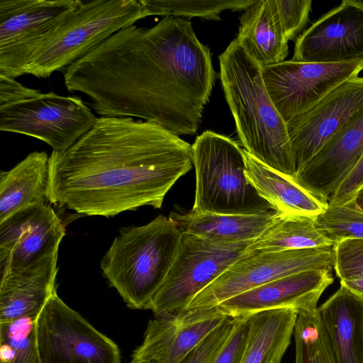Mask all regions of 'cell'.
<instances>
[{"mask_svg": "<svg viewBox=\"0 0 363 363\" xmlns=\"http://www.w3.org/2000/svg\"><path fill=\"white\" fill-rule=\"evenodd\" d=\"M65 228L48 204L33 205L0 223L1 277L38 272L57 263Z\"/></svg>", "mask_w": 363, "mask_h": 363, "instance_id": "13", "label": "cell"}, {"mask_svg": "<svg viewBox=\"0 0 363 363\" xmlns=\"http://www.w3.org/2000/svg\"><path fill=\"white\" fill-rule=\"evenodd\" d=\"M243 152L249 180L278 213L315 217L328 206L293 179L267 167L244 149Z\"/></svg>", "mask_w": 363, "mask_h": 363, "instance_id": "22", "label": "cell"}, {"mask_svg": "<svg viewBox=\"0 0 363 363\" xmlns=\"http://www.w3.org/2000/svg\"><path fill=\"white\" fill-rule=\"evenodd\" d=\"M220 79L240 143L272 169L294 179L286 123L266 89L262 67L232 40L219 56Z\"/></svg>", "mask_w": 363, "mask_h": 363, "instance_id": "3", "label": "cell"}, {"mask_svg": "<svg viewBox=\"0 0 363 363\" xmlns=\"http://www.w3.org/2000/svg\"><path fill=\"white\" fill-rule=\"evenodd\" d=\"M40 363H121L117 345L69 307L55 291L36 318Z\"/></svg>", "mask_w": 363, "mask_h": 363, "instance_id": "10", "label": "cell"}, {"mask_svg": "<svg viewBox=\"0 0 363 363\" xmlns=\"http://www.w3.org/2000/svg\"><path fill=\"white\" fill-rule=\"evenodd\" d=\"M318 230L333 243L342 240L363 238V211L354 199L341 205H328L314 217Z\"/></svg>", "mask_w": 363, "mask_h": 363, "instance_id": "29", "label": "cell"}, {"mask_svg": "<svg viewBox=\"0 0 363 363\" xmlns=\"http://www.w3.org/2000/svg\"><path fill=\"white\" fill-rule=\"evenodd\" d=\"M57 265L34 272L1 277L0 323L38 316L56 291Z\"/></svg>", "mask_w": 363, "mask_h": 363, "instance_id": "25", "label": "cell"}, {"mask_svg": "<svg viewBox=\"0 0 363 363\" xmlns=\"http://www.w3.org/2000/svg\"><path fill=\"white\" fill-rule=\"evenodd\" d=\"M363 186V156L337 190L331 196L328 205H341L354 199Z\"/></svg>", "mask_w": 363, "mask_h": 363, "instance_id": "34", "label": "cell"}, {"mask_svg": "<svg viewBox=\"0 0 363 363\" xmlns=\"http://www.w3.org/2000/svg\"><path fill=\"white\" fill-rule=\"evenodd\" d=\"M235 328L210 363H241L250 327V315L237 317Z\"/></svg>", "mask_w": 363, "mask_h": 363, "instance_id": "33", "label": "cell"}, {"mask_svg": "<svg viewBox=\"0 0 363 363\" xmlns=\"http://www.w3.org/2000/svg\"><path fill=\"white\" fill-rule=\"evenodd\" d=\"M81 0H0V75L16 78Z\"/></svg>", "mask_w": 363, "mask_h": 363, "instance_id": "11", "label": "cell"}, {"mask_svg": "<svg viewBox=\"0 0 363 363\" xmlns=\"http://www.w3.org/2000/svg\"><path fill=\"white\" fill-rule=\"evenodd\" d=\"M37 317L24 316L0 323V363H40Z\"/></svg>", "mask_w": 363, "mask_h": 363, "instance_id": "28", "label": "cell"}, {"mask_svg": "<svg viewBox=\"0 0 363 363\" xmlns=\"http://www.w3.org/2000/svg\"><path fill=\"white\" fill-rule=\"evenodd\" d=\"M238 44L261 67L284 61L289 54L285 38L269 5L259 0L246 9L240 18Z\"/></svg>", "mask_w": 363, "mask_h": 363, "instance_id": "23", "label": "cell"}, {"mask_svg": "<svg viewBox=\"0 0 363 363\" xmlns=\"http://www.w3.org/2000/svg\"><path fill=\"white\" fill-rule=\"evenodd\" d=\"M333 266V245L279 252L247 251L196 296L184 313L216 307L232 297L293 274L331 269Z\"/></svg>", "mask_w": 363, "mask_h": 363, "instance_id": "9", "label": "cell"}, {"mask_svg": "<svg viewBox=\"0 0 363 363\" xmlns=\"http://www.w3.org/2000/svg\"><path fill=\"white\" fill-rule=\"evenodd\" d=\"M262 67L268 94L286 123L307 112L345 82L359 77L363 58L339 63L284 60Z\"/></svg>", "mask_w": 363, "mask_h": 363, "instance_id": "12", "label": "cell"}, {"mask_svg": "<svg viewBox=\"0 0 363 363\" xmlns=\"http://www.w3.org/2000/svg\"><path fill=\"white\" fill-rule=\"evenodd\" d=\"M253 242L227 243L182 233L174 261L147 309L156 316L181 315L196 296L247 253Z\"/></svg>", "mask_w": 363, "mask_h": 363, "instance_id": "7", "label": "cell"}, {"mask_svg": "<svg viewBox=\"0 0 363 363\" xmlns=\"http://www.w3.org/2000/svg\"><path fill=\"white\" fill-rule=\"evenodd\" d=\"M191 147L196 173L191 211L230 215L275 211L249 180L243 149L235 141L206 130Z\"/></svg>", "mask_w": 363, "mask_h": 363, "instance_id": "5", "label": "cell"}, {"mask_svg": "<svg viewBox=\"0 0 363 363\" xmlns=\"http://www.w3.org/2000/svg\"><path fill=\"white\" fill-rule=\"evenodd\" d=\"M276 20L287 41L303 33L311 11V0H269Z\"/></svg>", "mask_w": 363, "mask_h": 363, "instance_id": "30", "label": "cell"}, {"mask_svg": "<svg viewBox=\"0 0 363 363\" xmlns=\"http://www.w3.org/2000/svg\"><path fill=\"white\" fill-rule=\"evenodd\" d=\"M49 201L85 216L160 208L193 165L191 145L161 125L131 117H99L67 151L52 152Z\"/></svg>", "mask_w": 363, "mask_h": 363, "instance_id": "2", "label": "cell"}, {"mask_svg": "<svg viewBox=\"0 0 363 363\" xmlns=\"http://www.w3.org/2000/svg\"><path fill=\"white\" fill-rule=\"evenodd\" d=\"M318 311L337 363H363V301L340 285Z\"/></svg>", "mask_w": 363, "mask_h": 363, "instance_id": "19", "label": "cell"}, {"mask_svg": "<svg viewBox=\"0 0 363 363\" xmlns=\"http://www.w3.org/2000/svg\"><path fill=\"white\" fill-rule=\"evenodd\" d=\"M143 17L172 16L189 19L220 20L225 10H245L256 1L249 0H140Z\"/></svg>", "mask_w": 363, "mask_h": 363, "instance_id": "27", "label": "cell"}, {"mask_svg": "<svg viewBox=\"0 0 363 363\" xmlns=\"http://www.w3.org/2000/svg\"><path fill=\"white\" fill-rule=\"evenodd\" d=\"M362 108L363 77H357L286 123L296 174Z\"/></svg>", "mask_w": 363, "mask_h": 363, "instance_id": "14", "label": "cell"}, {"mask_svg": "<svg viewBox=\"0 0 363 363\" xmlns=\"http://www.w3.org/2000/svg\"><path fill=\"white\" fill-rule=\"evenodd\" d=\"M238 318H228L211 332L181 363H210L236 326Z\"/></svg>", "mask_w": 363, "mask_h": 363, "instance_id": "32", "label": "cell"}, {"mask_svg": "<svg viewBox=\"0 0 363 363\" xmlns=\"http://www.w3.org/2000/svg\"><path fill=\"white\" fill-rule=\"evenodd\" d=\"M363 58V2L343 0L296 40L294 61L339 63Z\"/></svg>", "mask_w": 363, "mask_h": 363, "instance_id": "15", "label": "cell"}, {"mask_svg": "<svg viewBox=\"0 0 363 363\" xmlns=\"http://www.w3.org/2000/svg\"><path fill=\"white\" fill-rule=\"evenodd\" d=\"M333 243L316 228L314 217L277 213L272 224L248 247V252H279Z\"/></svg>", "mask_w": 363, "mask_h": 363, "instance_id": "26", "label": "cell"}, {"mask_svg": "<svg viewBox=\"0 0 363 363\" xmlns=\"http://www.w3.org/2000/svg\"><path fill=\"white\" fill-rule=\"evenodd\" d=\"M333 282L331 269L303 271L254 288L216 306L230 318L274 308H292L298 313L314 312L322 294Z\"/></svg>", "mask_w": 363, "mask_h": 363, "instance_id": "16", "label": "cell"}, {"mask_svg": "<svg viewBox=\"0 0 363 363\" xmlns=\"http://www.w3.org/2000/svg\"><path fill=\"white\" fill-rule=\"evenodd\" d=\"M228 318L217 306L176 317L156 316L149 321L132 361L181 363Z\"/></svg>", "mask_w": 363, "mask_h": 363, "instance_id": "17", "label": "cell"}, {"mask_svg": "<svg viewBox=\"0 0 363 363\" xmlns=\"http://www.w3.org/2000/svg\"><path fill=\"white\" fill-rule=\"evenodd\" d=\"M40 91L23 86L15 78L0 75V106L18 101Z\"/></svg>", "mask_w": 363, "mask_h": 363, "instance_id": "35", "label": "cell"}, {"mask_svg": "<svg viewBox=\"0 0 363 363\" xmlns=\"http://www.w3.org/2000/svg\"><path fill=\"white\" fill-rule=\"evenodd\" d=\"M50 156L34 151L0 174V223L26 207L49 201Z\"/></svg>", "mask_w": 363, "mask_h": 363, "instance_id": "20", "label": "cell"}, {"mask_svg": "<svg viewBox=\"0 0 363 363\" xmlns=\"http://www.w3.org/2000/svg\"><path fill=\"white\" fill-rule=\"evenodd\" d=\"M340 280L363 275V238L342 240L333 245V266Z\"/></svg>", "mask_w": 363, "mask_h": 363, "instance_id": "31", "label": "cell"}, {"mask_svg": "<svg viewBox=\"0 0 363 363\" xmlns=\"http://www.w3.org/2000/svg\"><path fill=\"white\" fill-rule=\"evenodd\" d=\"M297 318V311L292 308L269 309L250 315L241 363H281Z\"/></svg>", "mask_w": 363, "mask_h": 363, "instance_id": "24", "label": "cell"}, {"mask_svg": "<svg viewBox=\"0 0 363 363\" xmlns=\"http://www.w3.org/2000/svg\"><path fill=\"white\" fill-rule=\"evenodd\" d=\"M143 18L140 0L82 1L33 54L25 74L47 78L56 71L64 72L114 33Z\"/></svg>", "mask_w": 363, "mask_h": 363, "instance_id": "6", "label": "cell"}, {"mask_svg": "<svg viewBox=\"0 0 363 363\" xmlns=\"http://www.w3.org/2000/svg\"><path fill=\"white\" fill-rule=\"evenodd\" d=\"M130 363H154V362H146V361H139V362L131 361Z\"/></svg>", "mask_w": 363, "mask_h": 363, "instance_id": "38", "label": "cell"}, {"mask_svg": "<svg viewBox=\"0 0 363 363\" xmlns=\"http://www.w3.org/2000/svg\"><path fill=\"white\" fill-rule=\"evenodd\" d=\"M98 118L77 96L42 93L0 106V130L26 135L62 153L91 130Z\"/></svg>", "mask_w": 363, "mask_h": 363, "instance_id": "8", "label": "cell"}, {"mask_svg": "<svg viewBox=\"0 0 363 363\" xmlns=\"http://www.w3.org/2000/svg\"><path fill=\"white\" fill-rule=\"evenodd\" d=\"M277 212L250 215L199 213L191 211L171 218L182 233L227 243L253 242L272 224Z\"/></svg>", "mask_w": 363, "mask_h": 363, "instance_id": "21", "label": "cell"}, {"mask_svg": "<svg viewBox=\"0 0 363 363\" xmlns=\"http://www.w3.org/2000/svg\"><path fill=\"white\" fill-rule=\"evenodd\" d=\"M182 233L171 218L122 228L101 261L104 277L128 306L147 309L177 256Z\"/></svg>", "mask_w": 363, "mask_h": 363, "instance_id": "4", "label": "cell"}, {"mask_svg": "<svg viewBox=\"0 0 363 363\" xmlns=\"http://www.w3.org/2000/svg\"><path fill=\"white\" fill-rule=\"evenodd\" d=\"M63 72L67 89L100 117L137 118L178 136L196 133L216 78L190 20L172 16L121 29Z\"/></svg>", "mask_w": 363, "mask_h": 363, "instance_id": "1", "label": "cell"}, {"mask_svg": "<svg viewBox=\"0 0 363 363\" xmlns=\"http://www.w3.org/2000/svg\"><path fill=\"white\" fill-rule=\"evenodd\" d=\"M340 285L346 287L356 296L363 301V275L350 279L341 280Z\"/></svg>", "mask_w": 363, "mask_h": 363, "instance_id": "36", "label": "cell"}, {"mask_svg": "<svg viewBox=\"0 0 363 363\" xmlns=\"http://www.w3.org/2000/svg\"><path fill=\"white\" fill-rule=\"evenodd\" d=\"M354 201L356 205L363 211V186L356 193Z\"/></svg>", "mask_w": 363, "mask_h": 363, "instance_id": "37", "label": "cell"}, {"mask_svg": "<svg viewBox=\"0 0 363 363\" xmlns=\"http://www.w3.org/2000/svg\"><path fill=\"white\" fill-rule=\"evenodd\" d=\"M362 156L363 108L296 174L294 180L328 203Z\"/></svg>", "mask_w": 363, "mask_h": 363, "instance_id": "18", "label": "cell"}]
</instances>
